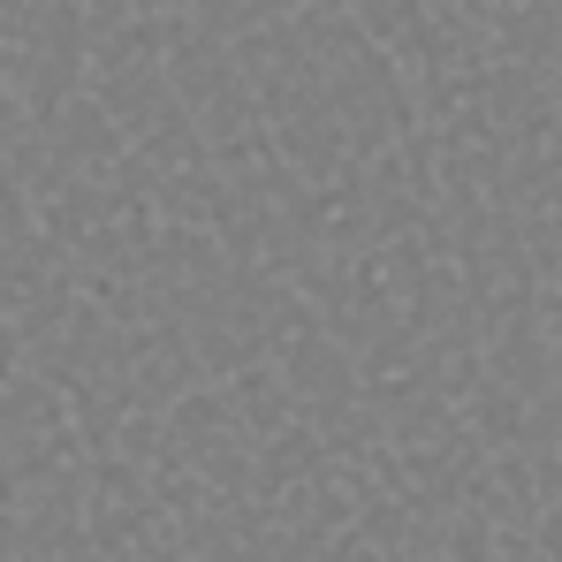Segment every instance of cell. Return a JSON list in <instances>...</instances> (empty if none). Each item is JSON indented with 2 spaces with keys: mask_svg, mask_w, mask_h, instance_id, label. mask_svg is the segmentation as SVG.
Listing matches in <instances>:
<instances>
[]
</instances>
